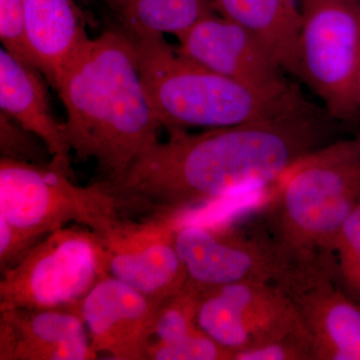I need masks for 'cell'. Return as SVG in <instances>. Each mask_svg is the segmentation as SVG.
Listing matches in <instances>:
<instances>
[{"mask_svg":"<svg viewBox=\"0 0 360 360\" xmlns=\"http://www.w3.org/2000/svg\"><path fill=\"white\" fill-rule=\"evenodd\" d=\"M200 293L187 283L179 295L160 303L153 323L150 345H174L202 331L196 321Z\"/></svg>","mask_w":360,"mask_h":360,"instance_id":"obj_19","label":"cell"},{"mask_svg":"<svg viewBox=\"0 0 360 360\" xmlns=\"http://www.w3.org/2000/svg\"><path fill=\"white\" fill-rule=\"evenodd\" d=\"M196 321L201 330L232 352L303 328L290 298L270 283H238L200 293Z\"/></svg>","mask_w":360,"mask_h":360,"instance_id":"obj_10","label":"cell"},{"mask_svg":"<svg viewBox=\"0 0 360 360\" xmlns=\"http://www.w3.org/2000/svg\"><path fill=\"white\" fill-rule=\"evenodd\" d=\"M220 15L243 26L281 70L300 77L302 7L297 0H210Z\"/></svg>","mask_w":360,"mask_h":360,"instance_id":"obj_17","label":"cell"},{"mask_svg":"<svg viewBox=\"0 0 360 360\" xmlns=\"http://www.w3.org/2000/svg\"><path fill=\"white\" fill-rule=\"evenodd\" d=\"M174 224L167 217L143 221L120 219L96 234L106 274L156 302L179 295L188 283L174 245Z\"/></svg>","mask_w":360,"mask_h":360,"instance_id":"obj_11","label":"cell"},{"mask_svg":"<svg viewBox=\"0 0 360 360\" xmlns=\"http://www.w3.org/2000/svg\"><path fill=\"white\" fill-rule=\"evenodd\" d=\"M175 37L180 53L220 75L269 91L292 86L264 45L245 27L217 13Z\"/></svg>","mask_w":360,"mask_h":360,"instance_id":"obj_12","label":"cell"},{"mask_svg":"<svg viewBox=\"0 0 360 360\" xmlns=\"http://www.w3.org/2000/svg\"><path fill=\"white\" fill-rule=\"evenodd\" d=\"M168 134L120 182H108L120 210L175 215L255 193L335 141L328 116L309 103L264 120Z\"/></svg>","mask_w":360,"mask_h":360,"instance_id":"obj_1","label":"cell"},{"mask_svg":"<svg viewBox=\"0 0 360 360\" xmlns=\"http://www.w3.org/2000/svg\"><path fill=\"white\" fill-rule=\"evenodd\" d=\"M300 78L311 87L333 118L360 115V4L302 0Z\"/></svg>","mask_w":360,"mask_h":360,"instance_id":"obj_6","label":"cell"},{"mask_svg":"<svg viewBox=\"0 0 360 360\" xmlns=\"http://www.w3.org/2000/svg\"><path fill=\"white\" fill-rule=\"evenodd\" d=\"M39 73L37 68L1 49L0 110L41 139L51 153L52 167L75 179L65 122H59L52 113L49 94Z\"/></svg>","mask_w":360,"mask_h":360,"instance_id":"obj_15","label":"cell"},{"mask_svg":"<svg viewBox=\"0 0 360 360\" xmlns=\"http://www.w3.org/2000/svg\"><path fill=\"white\" fill-rule=\"evenodd\" d=\"M66 112V135L79 160L96 161L115 184L163 129L146 94L134 46L111 22L82 47L53 84Z\"/></svg>","mask_w":360,"mask_h":360,"instance_id":"obj_2","label":"cell"},{"mask_svg":"<svg viewBox=\"0 0 360 360\" xmlns=\"http://www.w3.org/2000/svg\"><path fill=\"white\" fill-rule=\"evenodd\" d=\"M1 274L0 307L30 309L78 307L108 276L96 234L65 226L47 234Z\"/></svg>","mask_w":360,"mask_h":360,"instance_id":"obj_7","label":"cell"},{"mask_svg":"<svg viewBox=\"0 0 360 360\" xmlns=\"http://www.w3.org/2000/svg\"><path fill=\"white\" fill-rule=\"evenodd\" d=\"M0 39L6 51L37 68L26 44L23 0H0Z\"/></svg>","mask_w":360,"mask_h":360,"instance_id":"obj_24","label":"cell"},{"mask_svg":"<svg viewBox=\"0 0 360 360\" xmlns=\"http://www.w3.org/2000/svg\"><path fill=\"white\" fill-rule=\"evenodd\" d=\"M82 6H89V4H91L92 2L96 1V0H77Z\"/></svg>","mask_w":360,"mask_h":360,"instance_id":"obj_26","label":"cell"},{"mask_svg":"<svg viewBox=\"0 0 360 360\" xmlns=\"http://www.w3.org/2000/svg\"><path fill=\"white\" fill-rule=\"evenodd\" d=\"M359 104H360V70H359Z\"/></svg>","mask_w":360,"mask_h":360,"instance_id":"obj_27","label":"cell"},{"mask_svg":"<svg viewBox=\"0 0 360 360\" xmlns=\"http://www.w3.org/2000/svg\"><path fill=\"white\" fill-rule=\"evenodd\" d=\"M232 360H312L311 338L307 328L241 350Z\"/></svg>","mask_w":360,"mask_h":360,"instance_id":"obj_22","label":"cell"},{"mask_svg":"<svg viewBox=\"0 0 360 360\" xmlns=\"http://www.w3.org/2000/svg\"><path fill=\"white\" fill-rule=\"evenodd\" d=\"M80 305L63 309L0 307V360H91Z\"/></svg>","mask_w":360,"mask_h":360,"instance_id":"obj_14","label":"cell"},{"mask_svg":"<svg viewBox=\"0 0 360 360\" xmlns=\"http://www.w3.org/2000/svg\"><path fill=\"white\" fill-rule=\"evenodd\" d=\"M281 180L260 210L264 229L295 262L333 255L360 200V135L314 151Z\"/></svg>","mask_w":360,"mask_h":360,"instance_id":"obj_4","label":"cell"},{"mask_svg":"<svg viewBox=\"0 0 360 360\" xmlns=\"http://www.w3.org/2000/svg\"><path fill=\"white\" fill-rule=\"evenodd\" d=\"M0 151L1 158L9 160L51 165V155L44 141L4 112L0 115Z\"/></svg>","mask_w":360,"mask_h":360,"instance_id":"obj_21","label":"cell"},{"mask_svg":"<svg viewBox=\"0 0 360 360\" xmlns=\"http://www.w3.org/2000/svg\"><path fill=\"white\" fill-rule=\"evenodd\" d=\"M333 255L336 281L360 303V200L341 225Z\"/></svg>","mask_w":360,"mask_h":360,"instance_id":"obj_20","label":"cell"},{"mask_svg":"<svg viewBox=\"0 0 360 360\" xmlns=\"http://www.w3.org/2000/svg\"><path fill=\"white\" fill-rule=\"evenodd\" d=\"M26 44L37 70L53 86L65 66L90 37L77 0H23Z\"/></svg>","mask_w":360,"mask_h":360,"instance_id":"obj_16","label":"cell"},{"mask_svg":"<svg viewBox=\"0 0 360 360\" xmlns=\"http://www.w3.org/2000/svg\"><path fill=\"white\" fill-rule=\"evenodd\" d=\"M160 303L115 277H103L80 303L96 354L116 360L148 359Z\"/></svg>","mask_w":360,"mask_h":360,"instance_id":"obj_13","label":"cell"},{"mask_svg":"<svg viewBox=\"0 0 360 360\" xmlns=\"http://www.w3.org/2000/svg\"><path fill=\"white\" fill-rule=\"evenodd\" d=\"M174 245L188 283L200 292L231 283H276L296 262L264 226L253 232L182 222L175 225Z\"/></svg>","mask_w":360,"mask_h":360,"instance_id":"obj_8","label":"cell"},{"mask_svg":"<svg viewBox=\"0 0 360 360\" xmlns=\"http://www.w3.org/2000/svg\"><path fill=\"white\" fill-rule=\"evenodd\" d=\"M120 210L103 180L80 186L51 165L0 158V217L32 238L70 222L103 234L120 221Z\"/></svg>","mask_w":360,"mask_h":360,"instance_id":"obj_5","label":"cell"},{"mask_svg":"<svg viewBox=\"0 0 360 360\" xmlns=\"http://www.w3.org/2000/svg\"><path fill=\"white\" fill-rule=\"evenodd\" d=\"M276 284L309 333L312 360H360V303L336 281L333 255L296 262Z\"/></svg>","mask_w":360,"mask_h":360,"instance_id":"obj_9","label":"cell"},{"mask_svg":"<svg viewBox=\"0 0 360 360\" xmlns=\"http://www.w3.org/2000/svg\"><path fill=\"white\" fill-rule=\"evenodd\" d=\"M347 1L356 2V4H360V0H347Z\"/></svg>","mask_w":360,"mask_h":360,"instance_id":"obj_28","label":"cell"},{"mask_svg":"<svg viewBox=\"0 0 360 360\" xmlns=\"http://www.w3.org/2000/svg\"><path fill=\"white\" fill-rule=\"evenodd\" d=\"M148 357L151 360H232V352L200 331L174 345H149Z\"/></svg>","mask_w":360,"mask_h":360,"instance_id":"obj_23","label":"cell"},{"mask_svg":"<svg viewBox=\"0 0 360 360\" xmlns=\"http://www.w3.org/2000/svg\"><path fill=\"white\" fill-rule=\"evenodd\" d=\"M112 23L125 33L174 37L201 18L217 13L210 0H101Z\"/></svg>","mask_w":360,"mask_h":360,"instance_id":"obj_18","label":"cell"},{"mask_svg":"<svg viewBox=\"0 0 360 360\" xmlns=\"http://www.w3.org/2000/svg\"><path fill=\"white\" fill-rule=\"evenodd\" d=\"M41 240V239H40ZM39 239L32 238L0 217V269H11L37 245Z\"/></svg>","mask_w":360,"mask_h":360,"instance_id":"obj_25","label":"cell"},{"mask_svg":"<svg viewBox=\"0 0 360 360\" xmlns=\"http://www.w3.org/2000/svg\"><path fill=\"white\" fill-rule=\"evenodd\" d=\"M122 33L134 46L149 103L168 132L232 127L283 115L307 103L293 85L269 91L207 70L180 53L165 35Z\"/></svg>","mask_w":360,"mask_h":360,"instance_id":"obj_3","label":"cell"}]
</instances>
